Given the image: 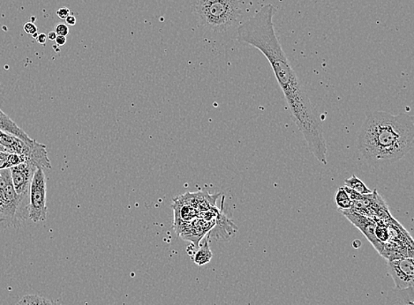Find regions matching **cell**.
<instances>
[{
  "label": "cell",
  "mask_w": 414,
  "mask_h": 305,
  "mask_svg": "<svg viewBox=\"0 0 414 305\" xmlns=\"http://www.w3.org/2000/svg\"><path fill=\"white\" fill-rule=\"evenodd\" d=\"M277 11L271 4L264 5L255 16L238 26V40L259 50L270 62L293 121L303 135L308 150L317 161L327 165L328 148L322 123L276 35L273 17Z\"/></svg>",
  "instance_id": "cell-1"
},
{
  "label": "cell",
  "mask_w": 414,
  "mask_h": 305,
  "mask_svg": "<svg viewBox=\"0 0 414 305\" xmlns=\"http://www.w3.org/2000/svg\"><path fill=\"white\" fill-rule=\"evenodd\" d=\"M413 146L414 118L406 113H368L357 138L358 150L374 168L398 162Z\"/></svg>",
  "instance_id": "cell-2"
},
{
  "label": "cell",
  "mask_w": 414,
  "mask_h": 305,
  "mask_svg": "<svg viewBox=\"0 0 414 305\" xmlns=\"http://www.w3.org/2000/svg\"><path fill=\"white\" fill-rule=\"evenodd\" d=\"M193 12L201 27L215 34L237 29L243 18L241 0H193Z\"/></svg>",
  "instance_id": "cell-3"
},
{
  "label": "cell",
  "mask_w": 414,
  "mask_h": 305,
  "mask_svg": "<svg viewBox=\"0 0 414 305\" xmlns=\"http://www.w3.org/2000/svg\"><path fill=\"white\" fill-rule=\"evenodd\" d=\"M29 195H18L13 184L0 190V229L16 227L29 218Z\"/></svg>",
  "instance_id": "cell-4"
},
{
  "label": "cell",
  "mask_w": 414,
  "mask_h": 305,
  "mask_svg": "<svg viewBox=\"0 0 414 305\" xmlns=\"http://www.w3.org/2000/svg\"><path fill=\"white\" fill-rule=\"evenodd\" d=\"M29 196V218L36 223L46 221L48 210L46 177L44 169H37L34 173Z\"/></svg>",
  "instance_id": "cell-5"
},
{
  "label": "cell",
  "mask_w": 414,
  "mask_h": 305,
  "mask_svg": "<svg viewBox=\"0 0 414 305\" xmlns=\"http://www.w3.org/2000/svg\"><path fill=\"white\" fill-rule=\"evenodd\" d=\"M387 269L394 281L395 289L414 287V263L411 257L389 260Z\"/></svg>",
  "instance_id": "cell-6"
},
{
  "label": "cell",
  "mask_w": 414,
  "mask_h": 305,
  "mask_svg": "<svg viewBox=\"0 0 414 305\" xmlns=\"http://www.w3.org/2000/svg\"><path fill=\"white\" fill-rule=\"evenodd\" d=\"M174 229L177 236H180L186 226L199 215V212L191 206L181 195L173 200Z\"/></svg>",
  "instance_id": "cell-7"
},
{
  "label": "cell",
  "mask_w": 414,
  "mask_h": 305,
  "mask_svg": "<svg viewBox=\"0 0 414 305\" xmlns=\"http://www.w3.org/2000/svg\"><path fill=\"white\" fill-rule=\"evenodd\" d=\"M37 169L27 162L10 168L11 178L18 195H29L34 173Z\"/></svg>",
  "instance_id": "cell-8"
},
{
  "label": "cell",
  "mask_w": 414,
  "mask_h": 305,
  "mask_svg": "<svg viewBox=\"0 0 414 305\" xmlns=\"http://www.w3.org/2000/svg\"><path fill=\"white\" fill-rule=\"evenodd\" d=\"M342 214L345 215V217L349 219V221L352 222L358 229H360V232H363L364 235L367 237L368 239L370 241V243L374 245L376 250L382 254L384 251V247H384L383 242L380 241L375 236L376 225L375 223L372 222L369 219L363 217V215L357 214L356 212L353 210L342 211Z\"/></svg>",
  "instance_id": "cell-9"
},
{
  "label": "cell",
  "mask_w": 414,
  "mask_h": 305,
  "mask_svg": "<svg viewBox=\"0 0 414 305\" xmlns=\"http://www.w3.org/2000/svg\"><path fill=\"white\" fill-rule=\"evenodd\" d=\"M215 224L216 221L208 222L203 218L197 217L186 227L180 237L184 240L191 242L196 247H198L201 241L213 229Z\"/></svg>",
  "instance_id": "cell-10"
},
{
  "label": "cell",
  "mask_w": 414,
  "mask_h": 305,
  "mask_svg": "<svg viewBox=\"0 0 414 305\" xmlns=\"http://www.w3.org/2000/svg\"><path fill=\"white\" fill-rule=\"evenodd\" d=\"M183 200L188 202L200 213L216 207V200L218 195H211L208 192H188L181 195Z\"/></svg>",
  "instance_id": "cell-11"
},
{
  "label": "cell",
  "mask_w": 414,
  "mask_h": 305,
  "mask_svg": "<svg viewBox=\"0 0 414 305\" xmlns=\"http://www.w3.org/2000/svg\"><path fill=\"white\" fill-rule=\"evenodd\" d=\"M218 230H211L210 233H214L216 239L228 240L237 232V227L231 222L222 212H219L216 217L215 226Z\"/></svg>",
  "instance_id": "cell-12"
},
{
  "label": "cell",
  "mask_w": 414,
  "mask_h": 305,
  "mask_svg": "<svg viewBox=\"0 0 414 305\" xmlns=\"http://www.w3.org/2000/svg\"><path fill=\"white\" fill-rule=\"evenodd\" d=\"M385 305H414V287L391 289L388 293Z\"/></svg>",
  "instance_id": "cell-13"
},
{
  "label": "cell",
  "mask_w": 414,
  "mask_h": 305,
  "mask_svg": "<svg viewBox=\"0 0 414 305\" xmlns=\"http://www.w3.org/2000/svg\"><path fill=\"white\" fill-rule=\"evenodd\" d=\"M0 132L9 133V135L16 136L24 141H31V137L26 133L24 130L19 128L16 122H14L3 110L0 109Z\"/></svg>",
  "instance_id": "cell-14"
},
{
  "label": "cell",
  "mask_w": 414,
  "mask_h": 305,
  "mask_svg": "<svg viewBox=\"0 0 414 305\" xmlns=\"http://www.w3.org/2000/svg\"><path fill=\"white\" fill-rule=\"evenodd\" d=\"M210 232L208 235L201 241L199 244V249L196 252L195 255L193 257V262L200 267L206 265V264L210 263L212 259V252L210 247Z\"/></svg>",
  "instance_id": "cell-15"
},
{
  "label": "cell",
  "mask_w": 414,
  "mask_h": 305,
  "mask_svg": "<svg viewBox=\"0 0 414 305\" xmlns=\"http://www.w3.org/2000/svg\"><path fill=\"white\" fill-rule=\"evenodd\" d=\"M24 162V156L12 154V152L0 151V170L12 168V167Z\"/></svg>",
  "instance_id": "cell-16"
},
{
  "label": "cell",
  "mask_w": 414,
  "mask_h": 305,
  "mask_svg": "<svg viewBox=\"0 0 414 305\" xmlns=\"http://www.w3.org/2000/svg\"><path fill=\"white\" fill-rule=\"evenodd\" d=\"M335 203L338 210L346 211L352 210L353 207V200L350 199L344 187H340L335 192Z\"/></svg>",
  "instance_id": "cell-17"
},
{
  "label": "cell",
  "mask_w": 414,
  "mask_h": 305,
  "mask_svg": "<svg viewBox=\"0 0 414 305\" xmlns=\"http://www.w3.org/2000/svg\"><path fill=\"white\" fill-rule=\"evenodd\" d=\"M345 185L361 195H368L372 193V191L368 188L367 185L360 178H358L355 175H353L352 177L345 180Z\"/></svg>",
  "instance_id": "cell-18"
},
{
  "label": "cell",
  "mask_w": 414,
  "mask_h": 305,
  "mask_svg": "<svg viewBox=\"0 0 414 305\" xmlns=\"http://www.w3.org/2000/svg\"><path fill=\"white\" fill-rule=\"evenodd\" d=\"M51 300L39 295H26L18 301L16 305H51Z\"/></svg>",
  "instance_id": "cell-19"
},
{
  "label": "cell",
  "mask_w": 414,
  "mask_h": 305,
  "mask_svg": "<svg viewBox=\"0 0 414 305\" xmlns=\"http://www.w3.org/2000/svg\"><path fill=\"white\" fill-rule=\"evenodd\" d=\"M54 31L57 36H67L69 34V28L66 24H59L56 25Z\"/></svg>",
  "instance_id": "cell-20"
},
{
  "label": "cell",
  "mask_w": 414,
  "mask_h": 305,
  "mask_svg": "<svg viewBox=\"0 0 414 305\" xmlns=\"http://www.w3.org/2000/svg\"><path fill=\"white\" fill-rule=\"evenodd\" d=\"M24 31L27 33L28 35L34 36L36 34L37 31H39V29H37L36 26L33 24V22H28L24 25Z\"/></svg>",
  "instance_id": "cell-21"
},
{
  "label": "cell",
  "mask_w": 414,
  "mask_h": 305,
  "mask_svg": "<svg viewBox=\"0 0 414 305\" xmlns=\"http://www.w3.org/2000/svg\"><path fill=\"white\" fill-rule=\"evenodd\" d=\"M58 17L61 19V20H66L67 17L70 16V10L67 9V7H61L59 9L57 12H56Z\"/></svg>",
  "instance_id": "cell-22"
},
{
  "label": "cell",
  "mask_w": 414,
  "mask_h": 305,
  "mask_svg": "<svg viewBox=\"0 0 414 305\" xmlns=\"http://www.w3.org/2000/svg\"><path fill=\"white\" fill-rule=\"evenodd\" d=\"M54 42L56 44H57L58 46H65L66 43V36H57Z\"/></svg>",
  "instance_id": "cell-23"
},
{
  "label": "cell",
  "mask_w": 414,
  "mask_h": 305,
  "mask_svg": "<svg viewBox=\"0 0 414 305\" xmlns=\"http://www.w3.org/2000/svg\"><path fill=\"white\" fill-rule=\"evenodd\" d=\"M65 21L67 26H76L77 21L76 16H71V14Z\"/></svg>",
  "instance_id": "cell-24"
},
{
  "label": "cell",
  "mask_w": 414,
  "mask_h": 305,
  "mask_svg": "<svg viewBox=\"0 0 414 305\" xmlns=\"http://www.w3.org/2000/svg\"><path fill=\"white\" fill-rule=\"evenodd\" d=\"M36 42L40 43V44H46L47 42V35L46 34H39V36H37L36 37Z\"/></svg>",
  "instance_id": "cell-25"
},
{
  "label": "cell",
  "mask_w": 414,
  "mask_h": 305,
  "mask_svg": "<svg viewBox=\"0 0 414 305\" xmlns=\"http://www.w3.org/2000/svg\"><path fill=\"white\" fill-rule=\"evenodd\" d=\"M56 37H57V34H56L55 31H51L48 33L47 38L50 41H55Z\"/></svg>",
  "instance_id": "cell-26"
},
{
  "label": "cell",
  "mask_w": 414,
  "mask_h": 305,
  "mask_svg": "<svg viewBox=\"0 0 414 305\" xmlns=\"http://www.w3.org/2000/svg\"><path fill=\"white\" fill-rule=\"evenodd\" d=\"M51 305H62V304L59 302H56V301H51Z\"/></svg>",
  "instance_id": "cell-27"
}]
</instances>
